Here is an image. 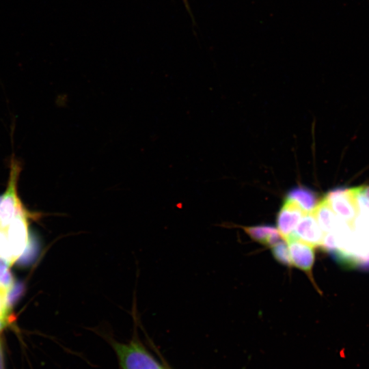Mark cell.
<instances>
[{
    "mask_svg": "<svg viewBox=\"0 0 369 369\" xmlns=\"http://www.w3.org/2000/svg\"><path fill=\"white\" fill-rule=\"evenodd\" d=\"M271 247L273 256L277 262L288 266H292L288 245L284 241H279Z\"/></svg>",
    "mask_w": 369,
    "mask_h": 369,
    "instance_id": "obj_12",
    "label": "cell"
},
{
    "mask_svg": "<svg viewBox=\"0 0 369 369\" xmlns=\"http://www.w3.org/2000/svg\"><path fill=\"white\" fill-rule=\"evenodd\" d=\"M8 263L0 258V287L8 291L14 284V278Z\"/></svg>",
    "mask_w": 369,
    "mask_h": 369,
    "instance_id": "obj_14",
    "label": "cell"
},
{
    "mask_svg": "<svg viewBox=\"0 0 369 369\" xmlns=\"http://www.w3.org/2000/svg\"><path fill=\"white\" fill-rule=\"evenodd\" d=\"M1 199H2V195H0V204H1Z\"/></svg>",
    "mask_w": 369,
    "mask_h": 369,
    "instance_id": "obj_22",
    "label": "cell"
},
{
    "mask_svg": "<svg viewBox=\"0 0 369 369\" xmlns=\"http://www.w3.org/2000/svg\"><path fill=\"white\" fill-rule=\"evenodd\" d=\"M7 291L0 287V318L7 320L9 313L5 305V295Z\"/></svg>",
    "mask_w": 369,
    "mask_h": 369,
    "instance_id": "obj_17",
    "label": "cell"
},
{
    "mask_svg": "<svg viewBox=\"0 0 369 369\" xmlns=\"http://www.w3.org/2000/svg\"><path fill=\"white\" fill-rule=\"evenodd\" d=\"M40 249L38 237L32 232L29 235L26 247L22 255L18 258V264L21 266H27L31 264L37 258Z\"/></svg>",
    "mask_w": 369,
    "mask_h": 369,
    "instance_id": "obj_11",
    "label": "cell"
},
{
    "mask_svg": "<svg viewBox=\"0 0 369 369\" xmlns=\"http://www.w3.org/2000/svg\"><path fill=\"white\" fill-rule=\"evenodd\" d=\"M25 290L22 282H17L7 291L5 295V305L10 312L11 308L22 296Z\"/></svg>",
    "mask_w": 369,
    "mask_h": 369,
    "instance_id": "obj_13",
    "label": "cell"
},
{
    "mask_svg": "<svg viewBox=\"0 0 369 369\" xmlns=\"http://www.w3.org/2000/svg\"><path fill=\"white\" fill-rule=\"evenodd\" d=\"M301 241L314 247L321 246L324 233L318 224L312 211L305 213L292 233Z\"/></svg>",
    "mask_w": 369,
    "mask_h": 369,
    "instance_id": "obj_6",
    "label": "cell"
},
{
    "mask_svg": "<svg viewBox=\"0 0 369 369\" xmlns=\"http://www.w3.org/2000/svg\"><path fill=\"white\" fill-rule=\"evenodd\" d=\"M321 247L330 253H333L337 249V242L333 232L324 234Z\"/></svg>",
    "mask_w": 369,
    "mask_h": 369,
    "instance_id": "obj_16",
    "label": "cell"
},
{
    "mask_svg": "<svg viewBox=\"0 0 369 369\" xmlns=\"http://www.w3.org/2000/svg\"><path fill=\"white\" fill-rule=\"evenodd\" d=\"M7 323L6 320H3L0 318V332L3 329V328L5 327Z\"/></svg>",
    "mask_w": 369,
    "mask_h": 369,
    "instance_id": "obj_20",
    "label": "cell"
},
{
    "mask_svg": "<svg viewBox=\"0 0 369 369\" xmlns=\"http://www.w3.org/2000/svg\"><path fill=\"white\" fill-rule=\"evenodd\" d=\"M312 213L324 234L334 232L340 219L333 212L325 197L317 204L312 210Z\"/></svg>",
    "mask_w": 369,
    "mask_h": 369,
    "instance_id": "obj_8",
    "label": "cell"
},
{
    "mask_svg": "<svg viewBox=\"0 0 369 369\" xmlns=\"http://www.w3.org/2000/svg\"><path fill=\"white\" fill-rule=\"evenodd\" d=\"M188 12H190V10H189V4H188V2H187V0H182Z\"/></svg>",
    "mask_w": 369,
    "mask_h": 369,
    "instance_id": "obj_21",
    "label": "cell"
},
{
    "mask_svg": "<svg viewBox=\"0 0 369 369\" xmlns=\"http://www.w3.org/2000/svg\"><path fill=\"white\" fill-rule=\"evenodd\" d=\"M325 198L341 220L351 224L357 217V213L351 189L333 190Z\"/></svg>",
    "mask_w": 369,
    "mask_h": 369,
    "instance_id": "obj_4",
    "label": "cell"
},
{
    "mask_svg": "<svg viewBox=\"0 0 369 369\" xmlns=\"http://www.w3.org/2000/svg\"><path fill=\"white\" fill-rule=\"evenodd\" d=\"M27 212L25 209L17 214L7 230L9 248L14 262L20 257L27 243L29 235L27 222Z\"/></svg>",
    "mask_w": 369,
    "mask_h": 369,
    "instance_id": "obj_3",
    "label": "cell"
},
{
    "mask_svg": "<svg viewBox=\"0 0 369 369\" xmlns=\"http://www.w3.org/2000/svg\"><path fill=\"white\" fill-rule=\"evenodd\" d=\"M20 162L12 156L5 192L0 204V230L6 231L14 217L25 208L18 195V182L21 172Z\"/></svg>",
    "mask_w": 369,
    "mask_h": 369,
    "instance_id": "obj_1",
    "label": "cell"
},
{
    "mask_svg": "<svg viewBox=\"0 0 369 369\" xmlns=\"http://www.w3.org/2000/svg\"><path fill=\"white\" fill-rule=\"evenodd\" d=\"M305 213L293 201L289 199L285 200L277 216V228L282 237L286 239L293 233Z\"/></svg>",
    "mask_w": 369,
    "mask_h": 369,
    "instance_id": "obj_7",
    "label": "cell"
},
{
    "mask_svg": "<svg viewBox=\"0 0 369 369\" xmlns=\"http://www.w3.org/2000/svg\"><path fill=\"white\" fill-rule=\"evenodd\" d=\"M0 369L4 368V360H3V353L2 346L0 342Z\"/></svg>",
    "mask_w": 369,
    "mask_h": 369,
    "instance_id": "obj_18",
    "label": "cell"
},
{
    "mask_svg": "<svg viewBox=\"0 0 369 369\" xmlns=\"http://www.w3.org/2000/svg\"><path fill=\"white\" fill-rule=\"evenodd\" d=\"M245 232L253 239L264 245L273 247L281 241V234L274 226L260 225L243 228Z\"/></svg>",
    "mask_w": 369,
    "mask_h": 369,
    "instance_id": "obj_9",
    "label": "cell"
},
{
    "mask_svg": "<svg viewBox=\"0 0 369 369\" xmlns=\"http://www.w3.org/2000/svg\"><path fill=\"white\" fill-rule=\"evenodd\" d=\"M286 240L292 264L310 274L314 262L313 247L297 238L293 234Z\"/></svg>",
    "mask_w": 369,
    "mask_h": 369,
    "instance_id": "obj_5",
    "label": "cell"
},
{
    "mask_svg": "<svg viewBox=\"0 0 369 369\" xmlns=\"http://www.w3.org/2000/svg\"><path fill=\"white\" fill-rule=\"evenodd\" d=\"M286 199L295 202L305 213L312 212L318 204L316 195L312 190L303 187L290 189Z\"/></svg>",
    "mask_w": 369,
    "mask_h": 369,
    "instance_id": "obj_10",
    "label": "cell"
},
{
    "mask_svg": "<svg viewBox=\"0 0 369 369\" xmlns=\"http://www.w3.org/2000/svg\"><path fill=\"white\" fill-rule=\"evenodd\" d=\"M120 369H164L138 340L128 343L112 340Z\"/></svg>",
    "mask_w": 369,
    "mask_h": 369,
    "instance_id": "obj_2",
    "label": "cell"
},
{
    "mask_svg": "<svg viewBox=\"0 0 369 369\" xmlns=\"http://www.w3.org/2000/svg\"><path fill=\"white\" fill-rule=\"evenodd\" d=\"M363 193L369 199V186L361 187Z\"/></svg>",
    "mask_w": 369,
    "mask_h": 369,
    "instance_id": "obj_19",
    "label": "cell"
},
{
    "mask_svg": "<svg viewBox=\"0 0 369 369\" xmlns=\"http://www.w3.org/2000/svg\"><path fill=\"white\" fill-rule=\"evenodd\" d=\"M0 258L6 261L10 266L14 262L9 248L6 231L0 230Z\"/></svg>",
    "mask_w": 369,
    "mask_h": 369,
    "instance_id": "obj_15",
    "label": "cell"
}]
</instances>
